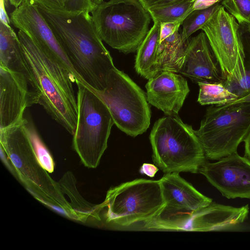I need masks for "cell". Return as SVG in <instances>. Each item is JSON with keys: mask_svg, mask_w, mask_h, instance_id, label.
<instances>
[{"mask_svg": "<svg viewBox=\"0 0 250 250\" xmlns=\"http://www.w3.org/2000/svg\"><path fill=\"white\" fill-rule=\"evenodd\" d=\"M38 5L86 86L94 91L104 89L109 73L115 67L90 12L58 13Z\"/></svg>", "mask_w": 250, "mask_h": 250, "instance_id": "obj_1", "label": "cell"}, {"mask_svg": "<svg viewBox=\"0 0 250 250\" xmlns=\"http://www.w3.org/2000/svg\"><path fill=\"white\" fill-rule=\"evenodd\" d=\"M23 59L38 104L70 134L77 125V96L73 76L55 62L21 30L18 32Z\"/></svg>", "mask_w": 250, "mask_h": 250, "instance_id": "obj_2", "label": "cell"}, {"mask_svg": "<svg viewBox=\"0 0 250 250\" xmlns=\"http://www.w3.org/2000/svg\"><path fill=\"white\" fill-rule=\"evenodd\" d=\"M28 121L0 129V146L13 165L17 177L35 197L56 211L75 219L58 183L41 165L27 130Z\"/></svg>", "mask_w": 250, "mask_h": 250, "instance_id": "obj_3", "label": "cell"}, {"mask_svg": "<svg viewBox=\"0 0 250 250\" xmlns=\"http://www.w3.org/2000/svg\"><path fill=\"white\" fill-rule=\"evenodd\" d=\"M149 140L153 161L165 174L198 173L205 162L204 151L194 130L178 115H165L158 119Z\"/></svg>", "mask_w": 250, "mask_h": 250, "instance_id": "obj_4", "label": "cell"}, {"mask_svg": "<svg viewBox=\"0 0 250 250\" xmlns=\"http://www.w3.org/2000/svg\"><path fill=\"white\" fill-rule=\"evenodd\" d=\"M90 13L102 40L125 54L137 51L149 31L151 17L139 0L103 1Z\"/></svg>", "mask_w": 250, "mask_h": 250, "instance_id": "obj_5", "label": "cell"}, {"mask_svg": "<svg viewBox=\"0 0 250 250\" xmlns=\"http://www.w3.org/2000/svg\"><path fill=\"white\" fill-rule=\"evenodd\" d=\"M77 86L78 116L73 135V147L84 166L96 168L107 147L114 124L104 102L90 88L80 82Z\"/></svg>", "mask_w": 250, "mask_h": 250, "instance_id": "obj_6", "label": "cell"}, {"mask_svg": "<svg viewBox=\"0 0 250 250\" xmlns=\"http://www.w3.org/2000/svg\"><path fill=\"white\" fill-rule=\"evenodd\" d=\"M194 131L207 158L219 160L236 152L250 132V102L212 105Z\"/></svg>", "mask_w": 250, "mask_h": 250, "instance_id": "obj_7", "label": "cell"}, {"mask_svg": "<svg viewBox=\"0 0 250 250\" xmlns=\"http://www.w3.org/2000/svg\"><path fill=\"white\" fill-rule=\"evenodd\" d=\"M94 91L106 104L114 124L123 132L136 137L149 127L151 111L146 94L124 72L112 69L105 88Z\"/></svg>", "mask_w": 250, "mask_h": 250, "instance_id": "obj_8", "label": "cell"}, {"mask_svg": "<svg viewBox=\"0 0 250 250\" xmlns=\"http://www.w3.org/2000/svg\"><path fill=\"white\" fill-rule=\"evenodd\" d=\"M103 204L107 208L106 222L121 226L147 221L165 205L159 180L145 179L111 188Z\"/></svg>", "mask_w": 250, "mask_h": 250, "instance_id": "obj_9", "label": "cell"}, {"mask_svg": "<svg viewBox=\"0 0 250 250\" xmlns=\"http://www.w3.org/2000/svg\"><path fill=\"white\" fill-rule=\"evenodd\" d=\"M239 29L236 20L222 5L201 28L219 63L225 86L245 75V52Z\"/></svg>", "mask_w": 250, "mask_h": 250, "instance_id": "obj_10", "label": "cell"}, {"mask_svg": "<svg viewBox=\"0 0 250 250\" xmlns=\"http://www.w3.org/2000/svg\"><path fill=\"white\" fill-rule=\"evenodd\" d=\"M10 19L15 27L25 33L50 58L69 71L76 82H80L86 85L75 71L35 0H26L15 8L10 13Z\"/></svg>", "mask_w": 250, "mask_h": 250, "instance_id": "obj_11", "label": "cell"}, {"mask_svg": "<svg viewBox=\"0 0 250 250\" xmlns=\"http://www.w3.org/2000/svg\"><path fill=\"white\" fill-rule=\"evenodd\" d=\"M199 172L228 199H250V161L234 152L215 163L205 162Z\"/></svg>", "mask_w": 250, "mask_h": 250, "instance_id": "obj_12", "label": "cell"}, {"mask_svg": "<svg viewBox=\"0 0 250 250\" xmlns=\"http://www.w3.org/2000/svg\"><path fill=\"white\" fill-rule=\"evenodd\" d=\"M38 102L24 74L0 65V129L23 120L25 109Z\"/></svg>", "mask_w": 250, "mask_h": 250, "instance_id": "obj_13", "label": "cell"}, {"mask_svg": "<svg viewBox=\"0 0 250 250\" xmlns=\"http://www.w3.org/2000/svg\"><path fill=\"white\" fill-rule=\"evenodd\" d=\"M248 205L236 208L212 202L196 210L181 209L177 229L189 231H210L234 229L242 224L249 213Z\"/></svg>", "mask_w": 250, "mask_h": 250, "instance_id": "obj_14", "label": "cell"}, {"mask_svg": "<svg viewBox=\"0 0 250 250\" xmlns=\"http://www.w3.org/2000/svg\"><path fill=\"white\" fill-rule=\"evenodd\" d=\"M178 73L197 83L224 81L219 63L203 31L188 40Z\"/></svg>", "mask_w": 250, "mask_h": 250, "instance_id": "obj_15", "label": "cell"}, {"mask_svg": "<svg viewBox=\"0 0 250 250\" xmlns=\"http://www.w3.org/2000/svg\"><path fill=\"white\" fill-rule=\"evenodd\" d=\"M146 88L148 103L165 115H178L190 91L183 75L168 71H161L148 79Z\"/></svg>", "mask_w": 250, "mask_h": 250, "instance_id": "obj_16", "label": "cell"}, {"mask_svg": "<svg viewBox=\"0 0 250 250\" xmlns=\"http://www.w3.org/2000/svg\"><path fill=\"white\" fill-rule=\"evenodd\" d=\"M159 181L166 205L196 210L212 202L182 178L179 173H165Z\"/></svg>", "mask_w": 250, "mask_h": 250, "instance_id": "obj_17", "label": "cell"}, {"mask_svg": "<svg viewBox=\"0 0 250 250\" xmlns=\"http://www.w3.org/2000/svg\"><path fill=\"white\" fill-rule=\"evenodd\" d=\"M160 28L161 23L154 21L153 25L137 50L135 63L136 71L147 80L160 72L158 57Z\"/></svg>", "mask_w": 250, "mask_h": 250, "instance_id": "obj_18", "label": "cell"}, {"mask_svg": "<svg viewBox=\"0 0 250 250\" xmlns=\"http://www.w3.org/2000/svg\"><path fill=\"white\" fill-rule=\"evenodd\" d=\"M0 65L24 74L31 84L18 34L10 24L2 21H0Z\"/></svg>", "mask_w": 250, "mask_h": 250, "instance_id": "obj_19", "label": "cell"}, {"mask_svg": "<svg viewBox=\"0 0 250 250\" xmlns=\"http://www.w3.org/2000/svg\"><path fill=\"white\" fill-rule=\"evenodd\" d=\"M58 184L62 192L69 197L76 220L83 222L90 219L100 220V212L104 208L103 203L94 205L84 200L77 190L76 179L71 172L65 173Z\"/></svg>", "mask_w": 250, "mask_h": 250, "instance_id": "obj_20", "label": "cell"}, {"mask_svg": "<svg viewBox=\"0 0 250 250\" xmlns=\"http://www.w3.org/2000/svg\"><path fill=\"white\" fill-rule=\"evenodd\" d=\"M188 41L184 42L181 34L177 31L160 41L158 57L160 72L168 71L178 73Z\"/></svg>", "mask_w": 250, "mask_h": 250, "instance_id": "obj_21", "label": "cell"}, {"mask_svg": "<svg viewBox=\"0 0 250 250\" xmlns=\"http://www.w3.org/2000/svg\"><path fill=\"white\" fill-rule=\"evenodd\" d=\"M199 93L198 102L201 105L221 106L231 103L238 96L227 88L222 82L198 83Z\"/></svg>", "mask_w": 250, "mask_h": 250, "instance_id": "obj_22", "label": "cell"}, {"mask_svg": "<svg viewBox=\"0 0 250 250\" xmlns=\"http://www.w3.org/2000/svg\"><path fill=\"white\" fill-rule=\"evenodd\" d=\"M194 0H187L164 7L147 10L153 21L183 22L187 16L193 11Z\"/></svg>", "mask_w": 250, "mask_h": 250, "instance_id": "obj_23", "label": "cell"}, {"mask_svg": "<svg viewBox=\"0 0 250 250\" xmlns=\"http://www.w3.org/2000/svg\"><path fill=\"white\" fill-rule=\"evenodd\" d=\"M222 6L219 3L205 9L192 11L182 22L181 34L183 40L186 42L189 37L199 29Z\"/></svg>", "mask_w": 250, "mask_h": 250, "instance_id": "obj_24", "label": "cell"}, {"mask_svg": "<svg viewBox=\"0 0 250 250\" xmlns=\"http://www.w3.org/2000/svg\"><path fill=\"white\" fill-rule=\"evenodd\" d=\"M51 11L62 14L91 12L93 7L90 0H35Z\"/></svg>", "mask_w": 250, "mask_h": 250, "instance_id": "obj_25", "label": "cell"}, {"mask_svg": "<svg viewBox=\"0 0 250 250\" xmlns=\"http://www.w3.org/2000/svg\"><path fill=\"white\" fill-rule=\"evenodd\" d=\"M27 127L30 140L39 162L48 173H52L54 170L55 163L51 154L34 125L28 122Z\"/></svg>", "mask_w": 250, "mask_h": 250, "instance_id": "obj_26", "label": "cell"}, {"mask_svg": "<svg viewBox=\"0 0 250 250\" xmlns=\"http://www.w3.org/2000/svg\"><path fill=\"white\" fill-rule=\"evenodd\" d=\"M222 5L239 23L250 22V0H223Z\"/></svg>", "mask_w": 250, "mask_h": 250, "instance_id": "obj_27", "label": "cell"}, {"mask_svg": "<svg viewBox=\"0 0 250 250\" xmlns=\"http://www.w3.org/2000/svg\"><path fill=\"white\" fill-rule=\"evenodd\" d=\"M245 65L246 71L244 77L238 82L225 86L235 94L238 97V99L250 94V58L248 61H245Z\"/></svg>", "mask_w": 250, "mask_h": 250, "instance_id": "obj_28", "label": "cell"}, {"mask_svg": "<svg viewBox=\"0 0 250 250\" xmlns=\"http://www.w3.org/2000/svg\"><path fill=\"white\" fill-rule=\"evenodd\" d=\"M182 24L181 22L161 23L160 41L178 31Z\"/></svg>", "mask_w": 250, "mask_h": 250, "instance_id": "obj_29", "label": "cell"}, {"mask_svg": "<svg viewBox=\"0 0 250 250\" xmlns=\"http://www.w3.org/2000/svg\"><path fill=\"white\" fill-rule=\"evenodd\" d=\"M147 10L187 0H139Z\"/></svg>", "mask_w": 250, "mask_h": 250, "instance_id": "obj_30", "label": "cell"}, {"mask_svg": "<svg viewBox=\"0 0 250 250\" xmlns=\"http://www.w3.org/2000/svg\"><path fill=\"white\" fill-rule=\"evenodd\" d=\"M159 168L156 165L149 163H144L141 167L139 171L142 174H145L152 178L155 176Z\"/></svg>", "mask_w": 250, "mask_h": 250, "instance_id": "obj_31", "label": "cell"}, {"mask_svg": "<svg viewBox=\"0 0 250 250\" xmlns=\"http://www.w3.org/2000/svg\"><path fill=\"white\" fill-rule=\"evenodd\" d=\"M220 1L221 0H194L193 10L208 8L216 3H219Z\"/></svg>", "mask_w": 250, "mask_h": 250, "instance_id": "obj_32", "label": "cell"}, {"mask_svg": "<svg viewBox=\"0 0 250 250\" xmlns=\"http://www.w3.org/2000/svg\"><path fill=\"white\" fill-rule=\"evenodd\" d=\"M244 142L245 155L250 160V132Z\"/></svg>", "mask_w": 250, "mask_h": 250, "instance_id": "obj_33", "label": "cell"}, {"mask_svg": "<svg viewBox=\"0 0 250 250\" xmlns=\"http://www.w3.org/2000/svg\"><path fill=\"white\" fill-rule=\"evenodd\" d=\"M25 0H8L10 4L14 6L15 8L18 7Z\"/></svg>", "mask_w": 250, "mask_h": 250, "instance_id": "obj_34", "label": "cell"}, {"mask_svg": "<svg viewBox=\"0 0 250 250\" xmlns=\"http://www.w3.org/2000/svg\"><path fill=\"white\" fill-rule=\"evenodd\" d=\"M250 102V94L232 103Z\"/></svg>", "mask_w": 250, "mask_h": 250, "instance_id": "obj_35", "label": "cell"}, {"mask_svg": "<svg viewBox=\"0 0 250 250\" xmlns=\"http://www.w3.org/2000/svg\"><path fill=\"white\" fill-rule=\"evenodd\" d=\"M90 1L94 8L95 6L103 1L104 0H90Z\"/></svg>", "mask_w": 250, "mask_h": 250, "instance_id": "obj_36", "label": "cell"}, {"mask_svg": "<svg viewBox=\"0 0 250 250\" xmlns=\"http://www.w3.org/2000/svg\"><path fill=\"white\" fill-rule=\"evenodd\" d=\"M248 25V30L250 32V22Z\"/></svg>", "mask_w": 250, "mask_h": 250, "instance_id": "obj_37", "label": "cell"}]
</instances>
